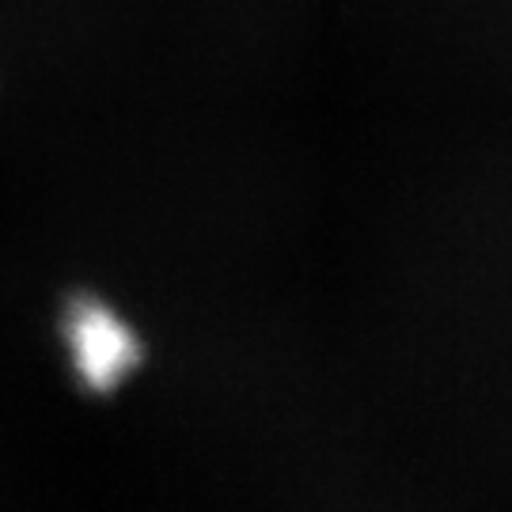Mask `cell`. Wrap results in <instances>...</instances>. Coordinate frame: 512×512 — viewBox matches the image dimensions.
Returning a JSON list of instances; mask_svg holds the SVG:
<instances>
[{
  "label": "cell",
  "instance_id": "cell-1",
  "mask_svg": "<svg viewBox=\"0 0 512 512\" xmlns=\"http://www.w3.org/2000/svg\"><path fill=\"white\" fill-rule=\"evenodd\" d=\"M54 334L69 384L88 399L122 395L148 365L141 323L114 296L92 285H76L61 296Z\"/></svg>",
  "mask_w": 512,
  "mask_h": 512
}]
</instances>
